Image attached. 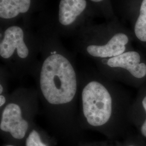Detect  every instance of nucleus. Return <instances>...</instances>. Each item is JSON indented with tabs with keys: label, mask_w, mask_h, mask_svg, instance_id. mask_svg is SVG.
Segmentation results:
<instances>
[{
	"label": "nucleus",
	"mask_w": 146,
	"mask_h": 146,
	"mask_svg": "<svg viewBox=\"0 0 146 146\" xmlns=\"http://www.w3.org/2000/svg\"><path fill=\"white\" fill-rule=\"evenodd\" d=\"M0 30V56L2 61L15 68L33 65L40 52V43L31 19L19 21Z\"/></svg>",
	"instance_id": "f257e3e1"
},
{
	"label": "nucleus",
	"mask_w": 146,
	"mask_h": 146,
	"mask_svg": "<svg viewBox=\"0 0 146 146\" xmlns=\"http://www.w3.org/2000/svg\"><path fill=\"white\" fill-rule=\"evenodd\" d=\"M84 118L89 125L99 127L110 120L112 114V99L102 84L92 81L86 84L81 93Z\"/></svg>",
	"instance_id": "f03ea898"
},
{
	"label": "nucleus",
	"mask_w": 146,
	"mask_h": 146,
	"mask_svg": "<svg viewBox=\"0 0 146 146\" xmlns=\"http://www.w3.org/2000/svg\"><path fill=\"white\" fill-rule=\"evenodd\" d=\"M94 8L88 0H60L57 18L54 22L58 33L75 34L91 23Z\"/></svg>",
	"instance_id": "7ed1b4c3"
},
{
	"label": "nucleus",
	"mask_w": 146,
	"mask_h": 146,
	"mask_svg": "<svg viewBox=\"0 0 146 146\" xmlns=\"http://www.w3.org/2000/svg\"><path fill=\"white\" fill-rule=\"evenodd\" d=\"M43 0H0V28L31 16L41 7Z\"/></svg>",
	"instance_id": "20e7f679"
},
{
	"label": "nucleus",
	"mask_w": 146,
	"mask_h": 146,
	"mask_svg": "<svg viewBox=\"0 0 146 146\" xmlns=\"http://www.w3.org/2000/svg\"><path fill=\"white\" fill-rule=\"evenodd\" d=\"M28 128V122L23 116L20 106L14 102L7 104L2 113L1 130L9 133L14 139L20 140L25 136Z\"/></svg>",
	"instance_id": "39448f33"
},
{
	"label": "nucleus",
	"mask_w": 146,
	"mask_h": 146,
	"mask_svg": "<svg viewBox=\"0 0 146 146\" xmlns=\"http://www.w3.org/2000/svg\"><path fill=\"white\" fill-rule=\"evenodd\" d=\"M129 41L125 33L117 31L110 41L104 45H87L80 47L81 51L93 58H111L125 52V46Z\"/></svg>",
	"instance_id": "423d86ee"
},
{
	"label": "nucleus",
	"mask_w": 146,
	"mask_h": 146,
	"mask_svg": "<svg viewBox=\"0 0 146 146\" xmlns=\"http://www.w3.org/2000/svg\"><path fill=\"white\" fill-rule=\"evenodd\" d=\"M140 54L136 52L131 51L109 58L106 64L110 68L126 69L136 78H141L146 75V65L140 63Z\"/></svg>",
	"instance_id": "0eeeda50"
},
{
	"label": "nucleus",
	"mask_w": 146,
	"mask_h": 146,
	"mask_svg": "<svg viewBox=\"0 0 146 146\" xmlns=\"http://www.w3.org/2000/svg\"><path fill=\"white\" fill-rule=\"evenodd\" d=\"M139 13L136 21L134 32L139 40L146 42V0H142Z\"/></svg>",
	"instance_id": "6e6552de"
},
{
	"label": "nucleus",
	"mask_w": 146,
	"mask_h": 146,
	"mask_svg": "<svg viewBox=\"0 0 146 146\" xmlns=\"http://www.w3.org/2000/svg\"><path fill=\"white\" fill-rule=\"evenodd\" d=\"M91 4L95 7H97L103 12L106 15L110 16L112 14L110 7L109 0H88Z\"/></svg>",
	"instance_id": "1a4fd4ad"
},
{
	"label": "nucleus",
	"mask_w": 146,
	"mask_h": 146,
	"mask_svg": "<svg viewBox=\"0 0 146 146\" xmlns=\"http://www.w3.org/2000/svg\"><path fill=\"white\" fill-rule=\"evenodd\" d=\"M26 146H47L42 142L38 133L35 130H33L28 136L26 143Z\"/></svg>",
	"instance_id": "9d476101"
},
{
	"label": "nucleus",
	"mask_w": 146,
	"mask_h": 146,
	"mask_svg": "<svg viewBox=\"0 0 146 146\" xmlns=\"http://www.w3.org/2000/svg\"><path fill=\"white\" fill-rule=\"evenodd\" d=\"M142 105H143V107L146 112V96L142 101ZM141 131L142 135L146 137V119L145 122L143 123V124L142 125Z\"/></svg>",
	"instance_id": "9b49d317"
},
{
	"label": "nucleus",
	"mask_w": 146,
	"mask_h": 146,
	"mask_svg": "<svg viewBox=\"0 0 146 146\" xmlns=\"http://www.w3.org/2000/svg\"><path fill=\"white\" fill-rule=\"evenodd\" d=\"M6 102V99L4 95H0V106L2 107L4 104H5Z\"/></svg>",
	"instance_id": "f8f14e48"
},
{
	"label": "nucleus",
	"mask_w": 146,
	"mask_h": 146,
	"mask_svg": "<svg viewBox=\"0 0 146 146\" xmlns=\"http://www.w3.org/2000/svg\"><path fill=\"white\" fill-rule=\"evenodd\" d=\"M3 91V87L2 86V84H1V85H0V93H1V95Z\"/></svg>",
	"instance_id": "ddd939ff"
},
{
	"label": "nucleus",
	"mask_w": 146,
	"mask_h": 146,
	"mask_svg": "<svg viewBox=\"0 0 146 146\" xmlns=\"http://www.w3.org/2000/svg\"><path fill=\"white\" fill-rule=\"evenodd\" d=\"M13 146V145H7V146Z\"/></svg>",
	"instance_id": "4468645a"
},
{
	"label": "nucleus",
	"mask_w": 146,
	"mask_h": 146,
	"mask_svg": "<svg viewBox=\"0 0 146 146\" xmlns=\"http://www.w3.org/2000/svg\"></svg>",
	"instance_id": "2eb2a0df"
}]
</instances>
